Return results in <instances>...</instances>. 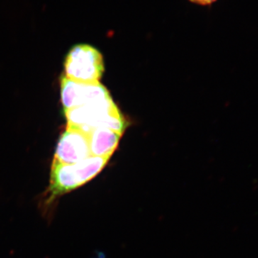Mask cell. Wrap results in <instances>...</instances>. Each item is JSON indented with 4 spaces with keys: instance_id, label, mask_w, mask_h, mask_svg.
<instances>
[{
    "instance_id": "obj_1",
    "label": "cell",
    "mask_w": 258,
    "mask_h": 258,
    "mask_svg": "<svg viewBox=\"0 0 258 258\" xmlns=\"http://www.w3.org/2000/svg\"><path fill=\"white\" fill-rule=\"evenodd\" d=\"M109 161L108 158L91 157L75 164L52 161L50 184L42 196L45 209L62 195L83 186L98 175Z\"/></svg>"
},
{
    "instance_id": "obj_2",
    "label": "cell",
    "mask_w": 258,
    "mask_h": 258,
    "mask_svg": "<svg viewBox=\"0 0 258 258\" xmlns=\"http://www.w3.org/2000/svg\"><path fill=\"white\" fill-rule=\"evenodd\" d=\"M68 125L86 134L97 127H106L123 134L126 122L111 97L64 111Z\"/></svg>"
},
{
    "instance_id": "obj_3",
    "label": "cell",
    "mask_w": 258,
    "mask_h": 258,
    "mask_svg": "<svg viewBox=\"0 0 258 258\" xmlns=\"http://www.w3.org/2000/svg\"><path fill=\"white\" fill-rule=\"evenodd\" d=\"M64 68L67 79L81 83L99 82L104 72L103 55L94 47L80 44L70 50Z\"/></svg>"
},
{
    "instance_id": "obj_4",
    "label": "cell",
    "mask_w": 258,
    "mask_h": 258,
    "mask_svg": "<svg viewBox=\"0 0 258 258\" xmlns=\"http://www.w3.org/2000/svg\"><path fill=\"white\" fill-rule=\"evenodd\" d=\"M110 97L108 90L99 82H77L64 76L61 80V101L64 111Z\"/></svg>"
},
{
    "instance_id": "obj_5",
    "label": "cell",
    "mask_w": 258,
    "mask_h": 258,
    "mask_svg": "<svg viewBox=\"0 0 258 258\" xmlns=\"http://www.w3.org/2000/svg\"><path fill=\"white\" fill-rule=\"evenodd\" d=\"M91 157L88 134L68 125L56 148L53 161L71 164Z\"/></svg>"
},
{
    "instance_id": "obj_6",
    "label": "cell",
    "mask_w": 258,
    "mask_h": 258,
    "mask_svg": "<svg viewBox=\"0 0 258 258\" xmlns=\"http://www.w3.org/2000/svg\"><path fill=\"white\" fill-rule=\"evenodd\" d=\"M88 135L91 156L110 159L118 147L122 134L106 127H97Z\"/></svg>"
},
{
    "instance_id": "obj_7",
    "label": "cell",
    "mask_w": 258,
    "mask_h": 258,
    "mask_svg": "<svg viewBox=\"0 0 258 258\" xmlns=\"http://www.w3.org/2000/svg\"><path fill=\"white\" fill-rule=\"evenodd\" d=\"M193 4L201 5V6H209L217 2V0H189Z\"/></svg>"
}]
</instances>
